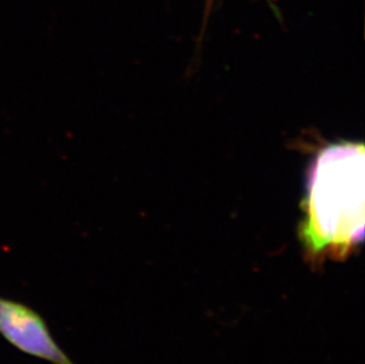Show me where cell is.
<instances>
[{
	"label": "cell",
	"instance_id": "obj_1",
	"mask_svg": "<svg viewBox=\"0 0 365 364\" xmlns=\"http://www.w3.org/2000/svg\"><path fill=\"white\" fill-rule=\"evenodd\" d=\"M364 147L344 142L318 154L307 180L300 239L309 257L344 258L364 238Z\"/></svg>",
	"mask_w": 365,
	"mask_h": 364
},
{
	"label": "cell",
	"instance_id": "obj_2",
	"mask_svg": "<svg viewBox=\"0 0 365 364\" xmlns=\"http://www.w3.org/2000/svg\"><path fill=\"white\" fill-rule=\"evenodd\" d=\"M0 335L23 354L51 364H75L59 347L48 324L37 311L1 295Z\"/></svg>",
	"mask_w": 365,
	"mask_h": 364
}]
</instances>
